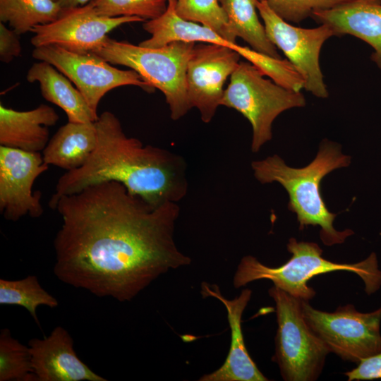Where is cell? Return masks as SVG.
<instances>
[{
  "label": "cell",
  "mask_w": 381,
  "mask_h": 381,
  "mask_svg": "<svg viewBox=\"0 0 381 381\" xmlns=\"http://www.w3.org/2000/svg\"><path fill=\"white\" fill-rule=\"evenodd\" d=\"M350 162V156L341 153L340 145L324 140L315 158L306 167H290L277 155L254 161L251 167L255 179L261 183L277 182L285 188L289 196L288 209L296 214L299 229L309 225L319 226L320 239L330 246L344 243L353 231H339L334 228L337 214L328 210L320 184L326 175L348 167Z\"/></svg>",
  "instance_id": "cell-3"
},
{
  "label": "cell",
  "mask_w": 381,
  "mask_h": 381,
  "mask_svg": "<svg viewBox=\"0 0 381 381\" xmlns=\"http://www.w3.org/2000/svg\"><path fill=\"white\" fill-rule=\"evenodd\" d=\"M271 9L288 23H298L316 11L358 4H380L381 0H267Z\"/></svg>",
  "instance_id": "cell-26"
},
{
  "label": "cell",
  "mask_w": 381,
  "mask_h": 381,
  "mask_svg": "<svg viewBox=\"0 0 381 381\" xmlns=\"http://www.w3.org/2000/svg\"><path fill=\"white\" fill-rule=\"evenodd\" d=\"M37 381H106L77 356L66 329L55 327L48 337L29 341Z\"/></svg>",
  "instance_id": "cell-15"
},
{
  "label": "cell",
  "mask_w": 381,
  "mask_h": 381,
  "mask_svg": "<svg viewBox=\"0 0 381 381\" xmlns=\"http://www.w3.org/2000/svg\"><path fill=\"white\" fill-rule=\"evenodd\" d=\"M304 318L330 353L343 361L358 364L381 351V306L372 312L358 311L353 304L329 313L302 300Z\"/></svg>",
  "instance_id": "cell-8"
},
{
  "label": "cell",
  "mask_w": 381,
  "mask_h": 381,
  "mask_svg": "<svg viewBox=\"0 0 381 381\" xmlns=\"http://www.w3.org/2000/svg\"><path fill=\"white\" fill-rule=\"evenodd\" d=\"M176 11L181 18L205 25L236 43L219 0H176Z\"/></svg>",
  "instance_id": "cell-24"
},
{
  "label": "cell",
  "mask_w": 381,
  "mask_h": 381,
  "mask_svg": "<svg viewBox=\"0 0 381 381\" xmlns=\"http://www.w3.org/2000/svg\"><path fill=\"white\" fill-rule=\"evenodd\" d=\"M310 17L329 25L337 37L351 35L370 44L374 49L370 59L381 71V4H358L316 11Z\"/></svg>",
  "instance_id": "cell-17"
},
{
  "label": "cell",
  "mask_w": 381,
  "mask_h": 381,
  "mask_svg": "<svg viewBox=\"0 0 381 381\" xmlns=\"http://www.w3.org/2000/svg\"><path fill=\"white\" fill-rule=\"evenodd\" d=\"M95 122L68 121L61 126L42 151L44 162L66 171L83 166L97 144Z\"/></svg>",
  "instance_id": "cell-19"
},
{
  "label": "cell",
  "mask_w": 381,
  "mask_h": 381,
  "mask_svg": "<svg viewBox=\"0 0 381 381\" xmlns=\"http://www.w3.org/2000/svg\"><path fill=\"white\" fill-rule=\"evenodd\" d=\"M37 380L29 346L11 337L10 330L2 329L0 334V381Z\"/></svg>",
  "instance_id": "cell-23"
},
{
  "label": "cell",
  "mask_w": 381,
  "mask_h": 381,
  "mask_svg": "<svg viewBox=\"0 0 381 381\" xmlns=\"http://www.w3.org/2000/svg\"><path fill=\"white\" fill-rule=\"evenodd\" d=\"M258 1H267V0H258Z\"/></svg>",
  "instance_id": "cell-31"
},
{
  "label": "cell",
  "mask_w": 381,
  "mask_h": 381,
  "mask_svg": "<svg viewBox=\"0 0 381 381\" xmlns=\"http://www.w3.org/2000/svg\"><path fill=\"white\" fill-rule=\"evenodd\" d=\"M90 4L102 16L138 17L145 22L162 15L168 0H92Z\"/></svg>",
  "instance_id": "cell-27"
},
{
  "label": "cell",
  "mask_w": 381,
  "mask_h": 381,
  "mask_svg": "<svg viewBox=\"0 0 381 381\" xmlns=\"http://www.w3.org/2000/svg\"><path fill=\"white\" fill-rule=\"evenodd\" d=\"M55 275L97 296L132 300L162 274L190 264L178 248L177 202L155 207L117 181L61 197Z\"/></svg>",
  "instance_id": "cell-1"
},
{
  "label": "cell",
  "mask_w": 381,
  "mask_h": 381,
  "mask_svg": "<svg viewBox=\"0 0 381 381\" xmlns=\"http://www.w3.org/2000/svg\"><path fill=\"white\" fill-rule=\"evenodd\" d=\"M243 47L239 52L241 56L256 66L264 75L269 76L276 84L294 92H300L304 88L303 75L289 59L275 58Z\"/></svg>",
  "instance_id": "cell-25"
},
{
  "label": "cell",
  "mask_w": 381,
  "mask_h": 381,
  "mask_svg": "<svg viewBox=\"0 0 381 381\" xmlns=\"http://www.w3.org/2000/svg\"><path fill=\"white\" fill-rule=\"evenodd\" d=\"M13 30L8 29L0 23V59L4 63L11 62L20 55L22 47L20 39Z\"/></svg>",
  "instance_id": "cell-29"
},
{
  "label": "cell",
  "mask_w": 381,
  "mask_h": 381,
  "mask_svg": "<svg viewBox=\"0 0 381 381\" xmlns=\"http://www.w3.org/2000/svg\"><path fill=\"white\" fill-rule=\"evenodd\" d=\"M231 30L246 41L253 49L280 58L277 47L270 40L265 26L259 20L255 0H219Z\"/></svg>",
  "instance_id": "cell-20"
},
{
  "label": "cell",
  "mask_w": 381,
  "mask_h": 381,
  "mask_svg": "<svg viewBox=\"0 0 381 381\" xmlns=\"http://www.w3.org/2000/svg\"><path fill=\"white\" fill-rule=\"evenodd\" d=\"M286 248L291 257L277 267L263 265L252 255L244 256L234 274V286L238 289L256 280L269 279L274 286L292 296L309 301L316 292L308 285V281L317 275L336 271L357 274L363 280L368 295L374 294L381 286V270L374 253L356 263H339L322 258V250L313 242L298 241L291 238Z\"/></svg>",
  "instance_id": "cell-4"
},
{
  "label": "cell",
  "mask_w": 381,
  "mask_h": 381,
  "mask_svg": "<svg viewBox=\"0 0 381 381\" xmlns=\"http://www.w3.org/2000/svg\"><path fill=\"white\" fill-rule=\"evenodd\" d=\"M144 22L138 17H107L99 15L89 3L84 6L61 8L54 21L31 30V44L35 47L57 45L77 53H90L99 47L107 34L129 23Z\"/></svg>",
  "instance_id": "cell-12"
},
{
  "label": "cell",
  "mask_w": 381,
  "mask_h": 381,
  "mask_svg": "<svg viewBox=\"0 0 381 381\" xmlns=\"http://www.w3.org/2000/svg\"><path fill=\"white\" fill-rule=\"evenodd\" d=\"M32 56L49 63L65 75L96 113L102 98L114 88L135 85L148 92L155 90L136 71L119 69L92 52L77 53L57 45H47L35 47Z\"/></svg>",
  "instance_id": "cell-9"
},
{
  "label": "cell",
  "mask_w": 381,
  "mask_h": 381,
  "mask_svg": "<svg viewBox=\"0 0 381 381\" xmlns=\"http://www.w3.org/2000/svg\"><path fill=\"white\" fill-rule=\"evenodd\" d=\"M48 167L40 152L0 145V212L5 219L16 222L26 215L43 214L41 193H32V186Z\"/></svg>",
  "instance_id": "cell-13"
},
{
  "label": "cell",
  "mask_w": 381,
  "mask_h": 381,
  "mask_svg": "<svg viewBox=\"0 0 381 381\" xmlns=\"http://www.w3.org/2000/svg\"><path fill=\"white\" fill-rule=\"evenodd\" d=\"M59 116L47 104L28 111H18L0 104V145L40 152L49 141L50 126Z\"/></svg>",
  "instance_id": "cell-16"
},
{
  "label": "cell",
  "mask_w": 381,
  "mask_h": 381,
  "mask_svg": "<svg viewBox=\"0 0 381 381\" xmlns=\"http://www.w3.org/2000/svg\"><path fill=\"white\" fill-rule=\"evenodd\" d=\"M201 294L213 297L222 303L226 310L231 329V344L223 365L215 371L202 375L200 381H267L269 380L258 369L250 358L243 339L241 318L250 300L252 291L244 289L238 296L226 298L215 284L202 283Z\"/></svg>",
  "instance_id": "cell-14"
},
{
  "label": "cell",
  "mask_w": 381,
  "mask_h": 381,
  "mask_svg": "<svg viewBox=\"0 0 381 381\" xmlns=\"http://www.w3.org/2000/svg\"><path fill=\"white\" fill-rule=\"evenodd\" d=\"M61 8L55 0H0V21L19 35L56 20Z\"/></svg>",
  "instance_id": "cell-21"
},
{
  "label": "cell",
  "mask_w": 381,
  "mask_h": 381,
  "mask_svg": "<svg viewBox=\"0 0 381 381\" xmlns=\"http://www.w3.org/2000/svg\"><path fill=\"white\" fill-rule=\"evenodd\" d=\"M26 79L29 83L37 82L42 96L63 109L69 122L88 123L97 120V113L90 107L79 90L49 63L40 61L33 64Z\"/></svg>",
  "instance_id": "cell-18"
},
{
  "label": "cell",
  "mask_w": 381,
  "mask_h": 381,
  "mask_svg": "<svg viewBox=\"0 0 381 381\" xmlns=\"http://www.w3.org/2000/svg\"><path fill=\"white\" fill-rule=\"evenodd\" d=\"M268 38L280 49L296 67L305 80L304 89L320 98H327L329 92L323 80L319 56L325 42L337 36L328 25L315 28L291 25L274 12L267 1L255 0Z\"/></svg>",
  "instance_id": "cell-10"
},
{
  "label": "cell",
  "mask_w": 381,
  "mask_h": 381,
  "mask_svg": "<svg viewBox=\"0 0 381 381\" xmlns=\"http://www.w3.org/2000/svg\"><path fill=\"white\" fill-rule=\"evenodd\" d=\"M55 1H57L58 0H55Z\"/></svg>",
  "instance_id": "cell-32"
},
{
  "label": "cell",
  "mask_w": 381,
  "mask_h": 381,
  "mask_svg": "<svg viewBox=\"0 0 381 381\" xmlns=\"http://www.w3.org/2000/svg\"><path fill=\"white\" fill-rule=\"evenodd\" d=\"M276 306L277 330L273 361L286 381H314L330 353L306 322L302 300L273 286L268 290Z\"/></svg>",
  "instance_id": "cell-7"
},
{
  "label": "cell",
  "mask_w": 381,
  "mask_h": 381,
  "mask_svg": "<svg viewBox=\"0 0 381 381\" xmlns=\"http://www.w3.org/2000/svg\"><path fill=\"white\" fill-rule=\"evenodd\" d=\"M0 304L25 308L40 325L37 309L40 306L51 308L58 306L56 299L44 290L35 275L19 280L0 279Z\"/></svg>",
  "instance_id": "cell-22"
},
{
  "label": "cell",
  "mask_w": 381,
  "mask_h": 381,
  "mask_svg": "<svg viewBox=\"0 0 381 381\" xmlns=\"http://www.w3.org/2000/svg\"><path fill=\"white\" fill-rule=\"evenodd\" d=\"M95 123V150L83 166L59 178L49 202L51 209H55L62 196L111 181L121 183L131 194L155 207L178 203L186 195L187 164L182 156L127 136L111 111L102 113Z\"/></svg>",
  "instance_id": "cell-2"
},
{
  "label": "cell",
  "mask_w": 381,
  "mask_h": 381,
  "mask_svg": "<svg viewBox=\"0 0 381 381\" xmlns=\"http://www.w3.org/2000/svg\"><path fill=\"white\" fill-rule=\"evenodd\" d=\"M349 381L381 379V351L361 361L351 370L344 373Z\"/></svg>",
  "instance_id": "cell-28"
},
{
  "label": "cell",
  "mask_w": 381,
  "mask_h": 381,
  "mask_svg": "<svg viewBox=\"0 0 381 381\" xmlns=\"http://www.w3.org/2000/svg\"><path fill=\"white\" fill-rule=\"evenodd\" d=\"M91 1L92 0H58L57 2L61 8H68L86 5Z\"/></svg>",
  "instance_id": "cell-30"
},
{
  "label": "cell",
  "mask_w": 381,
  "mask_h": 381,
  "mask_svg": "<svg viewBox=\"0 0 381 381\" xmlns=\"http://www.w3.org/2000/svg\"><path fill=\"white\" fill-rule=\"evenodd\" d=\"M263 76L250 62H239L221 102V106L236 109L251 124L253 152L272 139V125L279 114L306 105L300 92L285 89Z\"/></svg>",
  "instance_id": "cell-6"
},
{
  "label": "cell",
  "mask_w": 381,
  "mask_h": 381,
  "mask_svg": "<svg viewBox=\"0 0 381 381\" xmlns=\"http://www.w3.org/2000/svg\"><path fill=\"white\" fill-rule=\"evenodd\" d=\"M195 43L176 41L152 48L118 41L107 37L92 53L113 65H122L136 71L142 78L164 95L171 119L176 121L191 109L186 71Z\"/></svg>",
  "instance_id": "cell-5"
},
{
  "label": "cell",
  "mask_w": 381,
  "mask_h": 381,
  "mask_svg": "<svg viewBox=\"0 0 381 381\" xmlns=\"http://www.w3.org/2000/svg\"><path fill=\"white\" fill-rule=\"evenodd\" d=\"M241 46L199 44L193 49L186 71L187 95L204 123L210 122L221 106L224 85L240 62Z\"/></svg>",
  "instance_id": "cell-11"
}]
</instances>
